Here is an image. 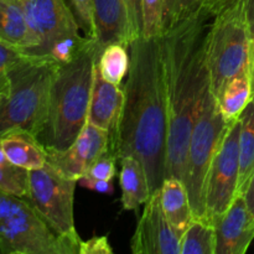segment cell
<instances>
[{"mask_svg":"<svg viewBox=\"0 0 254 254\" xmlns=\"http://www.w3.org/2000/svg\"><path fill=\"white\" fill-rule=\"evenodd\" d=\"M212 19L200 0H164L159 44L169 111L166 178L184 179L191 131L211 89L206 37Z\"/></svg>","mask_w":254,"mask_h":254,"instance_id":"6da1fadb","label":"cell"},{"mask_svg":"<svg viewBox=\"0 0 254 254\" xmlns=\"http://www.w3.org/2000/svg\"><path fill=\"white\" fill-rule=\"evenodd\" d=\"M130 67L124 86L126 103L118 131L117 156L143 163L151 193L166 178L169 111L159 37L140 36L129 46Z\"/></svg>","mask_w":254,"mask_h":254,"instance_id":"7a4b0ae2","label":"cell"},{"mask_svg":"<svg viewBox=\"0 0 254 254\" xmlns=\"http://www.w3.org/2000/svg\"><path fill=\"white\" fill-rule=\"evenodd\" d=\"M101 55L92 42L79 56L61 64L50 96L49 113L40 140L46 148L64 150L88 122L94 64Z\"/></svg>","mask_w":254,"mask_h":254,"instance_id":"3957f363","label":"cell"},{"mask_svg":"<svg viewBox=\"0 0 254 254\" xmlns=\"http://www.w3.org/2000/svg\"><path fill=\"white\" fill-rule=\"evenodd\" d=\"M60 64L49 56H29L9 73V88L0 101V136L24 129L40 138Z\"/></svg>","mask_w":254,"mask_h":254,"instance_id":"277c9868","label":"cell"},{"mask_svg":"<svg viewBox=\"0 0 254 254\" xmlns=\"http://www.w3.org/2000/svg\"><path fill=\"white\" fill-rule=\"evenodd\" d=\"M251 52L247 0H235L213 16L206 37L210 88L216 99L231 79L251 74Z\"/></svg>","mask_w":254,"mask_h":254,"instance_id":"5b68a950","label":"cell"},{"mask_svg":"<svg viewBox=\"0 0 254 254\" xmlns=\"http://www.w3.org/2000/svg\"><path fill=\"white\" fill-rule=\"evenodd\" d=\"M81 241L57 233L27 198L0 191L2 254H78Z\"/></svg>","mask_w":254,"mask_h":254,"instance_id":"8992f818","label":"cell"},{"mask_svg":"<svg viewBox=\"0 0 254 254\" xmlns=\"http://www.w3.org/2000/svg\"><path fill=\"white\" fill-rule=\"evenodd\" d=\"M231 122L226 121L210 89L191 131L183 179L195 218L206 220L205 186L208 169Z\"/></svg>","mask_w":254,"mask_h":254,"instance_id":"52a82bcc","label":"cell"},{"mask_svg":"<svg viewBox=\"0 0 254 254\" xmlns=\"http://www.w3.org/2000/svg\"><path fill=\"white\" fill-rule=\"evenodd\" d=\"M78 181L67 178L47 161L41 169L29 171L27 200L61 236L81 241L73 217L74 190Z\"/></svg>","mask_w":254,"mask_h":254,"instance_id":"ba28073f","label":"cell"},{"mask_svg":"<svg viewBox=\"0 0 254 254\" xmlns=\"http://www.w3.org/2000/svg\"><path fill=\"white\" fill-rule=\"evenodd\" d=\"M240 130V118L231 122L208 169L205 186L206 220L213 226L227 212L237 196Z\"/></svg>","mask_w":254,"mask_h":254,"instance_id":"9c48e42d","label":"cell"},{"mask_svg":"<svg viewBox=\"0 0 254 254\" xmlns=\"http://www.w3.org/2000/svg\"><path fill=\"white\" fill-rule=\"evenodd\" d=\"M32 46L26 55L47 56L52 45L79 34V25L64 0H22Z\"/></svg>","mask_w":254,"mask_h":254,"instance_id":"30bf717a","label":"cell"},{"mask_svg":"<svg viewBox=\"0 0 254 254\" xmlns=\"http://www.w3.org/2000/svg\"><path fill=\"white\" fill-rule=\"evenodd\" d=\"M134 254H180L181 236L171 227L161 206L160 190L150 195L130 240Z\"/></svg>","mask_w":254,"mask_h":254,"instance_id":"8fae6325","label":"cell"},{"mask_svg":"<svg viewBox=\"0 0 254 254\" xmlns=\"http://www.w3.org/2000/svg\"><path fill=\"white\" fill-rule=\"evenodd\" d=\"M111 136L108 131L87 122L73 143L64 150L46 148L47 161L61 174L78 181L88 173L94 161L108 153Z\"/></svg>","mask_w":254,"mask_h":254,"instance_id":"7c38bea8","label":"cell"},{"mask_svg":"<svg viewBox=\"0 0 254 254\" xmlns=\"http://www.w3.org/2000/svg\"><path fill=\"white\" fill-rule=\"evenodd\" d=\"M124 103H126L124 89H122L117 84L106 81L99 73L96 62L91 102H89L88 122L93 126L108 131L109 136H111L109 153L114 154L116 156L118 131L122 116H123Z\"/></svg>","mask_w":254,"mask_h":254,"instance_id":"4fadbf2b","label":"cell"},{"mask_svg":"<svg viewBox=\"0 0 254 254\" xmlns=\"http://www.w3.org/2000/svg\"><path fill=\"white\" fill-rule=\"evenodd\" d=\"M216 254H245L254 240V217L243 195H237L227 212L215 223Z\"/></svg>","mask_w":254,"mask_h":254,"instance_id":"5bb4252c","label":"cell"},{"mask_svg":"<svg viewBox=\"0 0 254 254\" xmlns=\"http://www.w3.org/2000/svg\"><path fill=\"white\" fill-rule=\"evenodd\" d=\"M6 158L15 166L25 170L41 169L47 163V151L42 141L24 129H12L0 136Z\"/></svg>","mask_w":254,"mask_h":254,"instance_id":"9a60e30c","label":"cell"},{"mask_svg":"<svg viewBox=\"0 0 254 254\" xmlns=\"http://www.w3.org/2000/svg\"><path fill=\"white\" fill-rule=\"evenodd\" d=\"M97 44L99 50L114 42L129 47L128 17L123 0H94Z\"/></svg>","mask_w":254,"mask_h":254,"instance_id":"2e32d148","label":"cell"},{"mask_svg":"<svg viewBox=\"0 0 254 254\" xmlns=\"http://www.w3.org/2000/svg\"><path fill=\"white\" fill-rule=\"evenodd\" d=\"M119 160L122 206L126 211H136L151 195L146 170L143 163L134 155H126Z\"/></svg>","mask_w":254,"mask_h":254,"instance_id":"e0dca14e","label":"cell"},{"mask_svg":"<svg viewBox=\"0 0 254 254\" xmlns=\"http://www.w3.org/2000/svg\"><path fill=\"white\" fill-rule=\"evenodd\" d=\"M161 206L171 227L183 237L193 220L192 207L188 190L181 179L166 178L160 188Z\"/></svg>","mask_w":254,"mask_h":254,"instance_id":"ac0fdd59","label":"cell"},{"mask_svg":"<svg viewBox=\"0 0 254 254\" xmlns=\"http://www.w3.org/2000/svg\"><path fill=\"white\" fill-rule=\"evenodd\" d=\"M0 40L26 54L32 46L22 0H0Z\"/></svg>","mask_w":254,"mask_h":254,"instance_id":"d6986e66","label":"cell"},{"mask_svg":"<svg viewBox=\"0 0 254 254\" xmlns=\"http://www.w3.org/2000/svg\"><path fill=\"white\" fill-rule=\"evenodd\" d=\"M240 176L237 195H243L254 171V101L240 116Z\"/></svg>","mask_w":254,"mask_h":254,"instance_id":"ffe728a7","label":"cell"},{"mask_svg":"<svg viewBox=\"0 0 254 254\" xmlns=\"http://www.w3.org/2000/svg\"><path fill=\"white\" fill-rule=\"evenodd\" d=\"M251 101L252 81L250 73L241 74L231 79L217 99L221 112L228 122L240 118Z\"/></svg>","mask_w":254,"mask_h":254,"instance_id":"44dd1931","label":"cell"},{"mask_svg":"<svg viewBox=\"0 0 254 254\" xmlns=\"http://www.w3.org/2000/svg\"><path fill=\"white\" fill-rule=\"evenodd\" d=\"M180 254H216L215 226L205 218H193L181 237Z\"/></svg>","mask_w":254,"mask_h":254,"instance_id":"7402d4cb","label":"cell"},{"mask_svg":"<svg viewBox=\"0 0 254 254\" xmlns=\"http://www.w3.org/2000/svg\"><path fill=\"white\" fill-rule=\"evenodd\" d=\"M128 46L121 42H114L102 50L97 60V67L106 81L117 86L122 83L130 67V55L128 54Z\"/></svg>","mask_w":254,"mask_h":254,"instance_id":"603a6c76","label":"cell"},{"mask_svg":"<svg viewBox=\"0 0 254 254\" xmlns=\"http://www.w3.org/2000/svg\"><path fill=\"white\" fill-rule=\"evenodd\" d=\"M29 189V171L9 165H0V191L19 197H26Z\"/></svg>","mask_w":254,"mask_h":254,"instance_id":"cb8c5ba5","label":"cell"},{"mask_svg":"<svg viewBox=\"0 0 254 254\" xmlns=\"http://www.w3.org/2000/svg\"><path fill=\"white\" fill-rule=\"evenodd\" d=\"M141 36L156 39L160 36L164 21V0H141Z\"/></svg>","mask_w":254,"mask_h":254,"instance_id":"d4e9b609","label":"cell"},{"mask_svg":"<svg viewBox=\"0 0 254 254\" xmlns=\"http://www.w3.org/2000/svg\"><path fill=\"white\" fill-rule=\"evenodd\" d=\"M27 55L21 49L0 40V94L4 96L9 88V73Z\"/></svg>","mask_w":254,"mask_h":254,"instance_id":"484cf974","label":"cell"},{"mask_svg":"<svg viewBox=\"0 0 254 254\" xmlns=\"http://www.w3.org/2000/svg\"><path fill=\"white\" fill-rule=\"evenodd\" d=\"M74 16L84 36L97 41V24L94 12V0H69Z\"/></svg>","mask_w":254,"mask_h":254,"instance_id":"4316f807","label":"cell"},{"mask_svg":"<svg viewBox=\"0 0 254 254\" xmlns=\"http://www.w3.org/2000/svg\"><path fill=\"white\" fill-rule=\"evenodd\" d=\"M118 160L114 154L112 153H106L101 156V158L97 159L93 163V165L89 168L88 173L86 174V176L93 179H98V180H106V181H112L113 178L116 176V163Z\"/></svg>","mask_w":254,"mask_h":254,"instance_id":"83f0119b","label":"cell"},{"mask_svg":"<svg viewBox=\"0 0 254 254\" xmlns=\"http://www.w3.org/2000/svg\"><path fill=\"white\" fill-rule=\"evenodd\" d=\"M128 17V32L130 44L141 36V0H123ZM130 46V45H129Z\"/></svg>","mask_w":254,"mask_h":254,"instance_id":"f1b7e54d","label":"cell"},{"mask_svg":"<svg viewBox=\"0 0 254 254\" xmlns=\"http://www.w3.org/2000/svg\"><path fill=\"white\" fill-rule=\"evenodd\" d=\"M79 254H112L111 245L107 236H94L79 243Z\"/></svg>","mask_w":254,"mask_h":254,"instance_id":"f546056e","label":"cell"},{"mask_svg":"<svg viewBox=\"0 0 254 254\" xmlns=\"http://www.w3.org/2000/svg\"><path fill=\"white\" fill-rule=\"evenodd\" d=\"M78 184L83 188L89 189V190H93L96 192L99 193H106V195H112L114 192V188L112 185V181H106V180H98V179L88 178V176H83L82 179H79Z\"/></svg>","mask_w":254,"mask_h":254,"instance_id":"4dcf8cb0","label":"cell"},{"mask_svg":"<svg viewBox=\"0 0 254 254\" xmlns=\"http://www.w3.org/2000/svg\"><path fill=\"white\" fill-rule=\"evenodd\" d=\"M247 11L250 19L252 52H251V81H252V99L254 101V0H247Z\"/></svg>","mask_w":254,"mask_h":254,"instance_id":"1f68e13d","label":"cell"},{"mask_svg":"<svg viewBox=\"0 0 254 254\" xmlns=\"http://www.w3.org/2000/svg\"><path fill=\"white\" fill-rule=\"evenodd\" d=\"M200 1L210 11V14L215 16L216 14H218L221 10L225 9L228 4H231L235 0H200Z\"/></svg>","mask_w":254,"mask_h":254,"instance_id":"d6a6232c","label":"cell"},{"mask_svg":"<svg viewBox=\"0 0 254 254\" xmlns=\"http://www.w3.org/2000/svg\"><path fill=\"white\" fill-rule=\"evenodd\" d=\"M243 197H245L246 205H247L248 210L252 213L254 217V171L251 176L250 181H248V185L246 188L245 192H243Z\"/></svg>","mask_w":254,"mask_h":254,"instance_id":"836d02e7","label":"cell"},{"mask_svg":"<svg viewBox=\"0 0 254 254\" xmlns=\"http://www.w3.org/2000/svg\"><path fill=\"white\" fill-rule=\"evenodd\" d=\"M0 101H1V94H0Z\"/></svg>","mask_w":254,"mask_h":254,"instance_id":"e575fe53","label":"cell"}]
</instances>
